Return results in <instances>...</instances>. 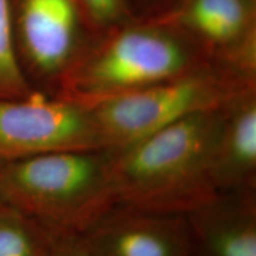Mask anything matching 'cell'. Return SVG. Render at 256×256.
Returning <instances> with one entry per match:
<instances>
[{
	"mask_svg": "<svg viewBox=\"0 0 256 256\" xmlns=\"http://www.w3.org/2000/svg\"><path fill=\"white\" fill-rule=\"evenodd\" d=\"M57 232L0 200V256H50Z\"/></svg>",
	"mask_w": 256,
	"mask_h": 256,
	"instance_id": "obj_11",
	"label": "cell"
},
{
	"mask_svg": "<svg viewBox=\"0 0 256 256\" xmlns=\"http://www.w3.org/2000/svg\"><path fill=\"white\" fill-rule=\"evenodd\" d=\"M82 236L96 256H191L186 215L113 206Z\"/></svg>",
	"mask_w": 256,
	"mask_h": 256,
	"instance_id": "obj_8",
	"label": "cell"
},
{
	"mask_svg": "<svg viewBox=\"0 0 256 256\" xmlns=\"http://www.w3.org/2000/svg\"><path fill=\"white\" fill-rule=\"evenodd\" d=\"M50 256H96L78 232H57Z\"/></svg>",
	"mask_w": 256,
	"mask_h": 256,
	"instance_id": "obj_14",
	"label": "cell"
},
{
	"mask_svg": "<svg viewBox=\"0 0 256 256\" xmlns=\"http://www.w3.org/2000/svg\"><path fill=\"white\" fill-rule=\"evenodd\" d=\"M5 160H2L0 158V180H2V171H4V166H5Z\"/></svg>",
	"mask_w": 256,
	"mask_h": 256,
	"instance_id": "obj_16",
	"label": "cell"
},
{
	"mask_svg": "<svg viewBox=\"0 0 256 256\" xmlns=\"http://www.w3.org/2000/svg\"><path fill=\"white\" fill-rule=\"evenodd\" d=\"M34 92L16 56L11 28V2L0 0V100L25 98Z\"/></svg>",
	"mask_w": 256,
	"mask_h": 256,
	"instance_id": "obj_12",
	"label": "cell"
},
{
	"mask_svg": "<svg viewBox=\"0 0 256 256\" xmlns=\"http://www.w3.org/2000/svg\"><path fill=\"white\" fill-rule=\"evenodd\" d=\"M112 158V150H78L6 162L0 200L57 232L82 234L114 206Z\"/></svg>",
	"mask_w": 256,
	"mask_h": 256,
	"instance_id": "obj_3",
	"label": "cell"
},
{
	"mask_svg": "<svg viewBox=\"0 0 256 256\" xmlns=\"http://www.w3.org/2000/svg\"><path fill=\"white\" fill-rule=\"evenodd\" d=\"M130 4L133 5L134 10L138 14V8H142V14L139 16H148L154 14L156 12L162 11L165 8L172 0H130Z\"/></svg>",
	"mask_w": 256,
	"mask_h": 256,
	"instance_id": "obj_15",
	"label": "cell"
},
{
	"mask_svg": "<svg viewBox=\"0 0 256 256\" xmlns=\"http://www.w3.org/2000/svg\"><path fill=\"white\" fill-rule=\"evenodd\" d=\"M212 172L218 194L256 190V88L220 110Z\"/></svg>",
	"mask_w": 256,
	"mask_h": 256,
	"instance_id": "obj_10",
	"label": "cell"
},
{
	"mask_svg": "<svg viewBox=\"0 0 256 256\" xmlns=\"http://www.w3.org/2000/svg\"><path fill=\"white\" fill-rule=\"evenodd\" d=\"M98 34L139 16L130 0H78Z\"/></svg>",
	"mask_w": 256,
	"mask_h": 256,
	"instance_id": "obj_13",
	"label": "cell"
},
{
	"mask_svg": "<svg viewBox=\"0 0 256 256\" xmlns=\"http://www.w3.org/2000/svg\"><path fill=\"white\" fill-rule=\"evenodd\" d=\"M148 16L177 28L215 62L256 76V0H172Z\"/></svg>",
	"mask_w": 256,
	"mask_h": 256,
	"instance_id": "obj_7",
	"label": "cell"
},
{
	"mask_svg": "<svg viewBox=\"0 0 256 256\" xmlns=\"http://www.w3.org/2000/svg\"><path fill=\"white\" fill-rule=\"evenodd\" d=\"M254 88L256 76L209 62L151 87L87 106L106 147L120 150L191 115L220 110Z\"/></svg>",
	"mask_w": 256,
	"mask_h": 256,
	"instance_id": "obj_4",
	"label": "cell"
},
{
	"mask_svg": "<svg viewBox=\"0 0 256 256\" xmlns=\"http://www.w3.org/2000/svg\"><path fill=\"white\" fill-rule=\"evenodd\" d=\"M78 150H108L87 104L38 92L25 98L0 100L2 160Z\"/></svg>",
	"mask_w": 256,
	"mask_h": 256,
	"instance_id": "obj_6",
	"label": "cell"
},
{
	"mask_svg": "<svg viewBox=\"0 0 256 256\" xmlns=\"http://www.w3.org/2000/svg\"><path fill=\"white\" fill-rule=\"evenodd\" d=\"M222 108L194 114L112 150L114 206L188 215L218 194L212 159Z\"/></svg>",
	"mask_w": 256,
	"mask_h": 256,
	"instance_id": "obj_1",
	"label": "cell"
},
{
	"mask_svg": "<svg viewBox=\"0 0 256 256\" xmlns=\"http://www.w3.org/2000/svg\"><path fill=\"white\" fill-rule=\"evenodd\" d=\"M215 62L194 40L154 16L100 34L64 76L55 96L90 104L151 87Z\"/></svg>",
	"mask_w": 256,
	"mask_h": 256,
	"instance_id": "obj_2",
	"label": "cell"
},
{
	"mask_svg": "<svg viewBox=\"0 0 256 256\" xmlns=\"http://www.w3.org/2000/svg\"><path fill=\"white\" fill-rule=\"evenodd\" d=\"M186 217L191 256H256V190L220 192Z\"/></svg>",
	"mask_w": 256,
	"mask_h": 256,
	"instance_id": "obj_9",
	"label": "cell"
},
{
	"mask_svg": "<svg viewBox=\"0 0 256 256\" xmlns=\"http://www.w3.org/2000/svg\"><path fill=\"white\" fill-rule=\"evenodd\" d=\"M16 56L34 92L55 96L60 83L98 36L78 0H10Z\"/></svg>",
	"mask_w": 256,
	"mask_h": 256,
	"instance_id": "obj_5",
	"label": "cell"
}]
</instances>
